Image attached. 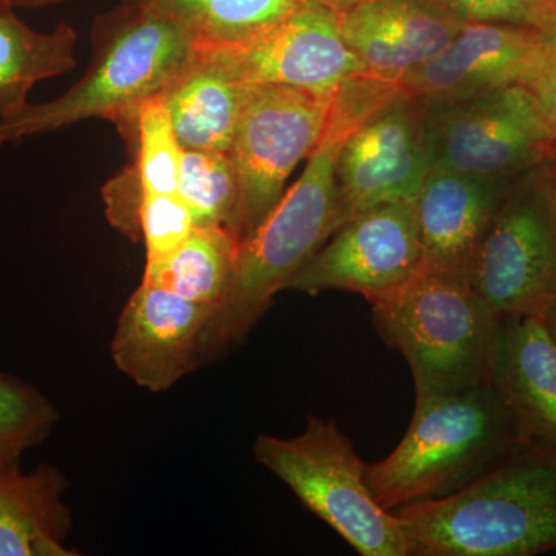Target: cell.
<instances>
[{"mask_svg": "<svg viewBox=\"0 0 556 556\" xmlns=\"http://www.w3.org/2000/svg\"><path fill=\"white\" fill-rule=\"evenodd\" d=\"M408 556H532L556 548V450L527 445L467 485L394 510Z\"/></svg>", "mask_w": 556, "mask_h": 556, "instance_id": "cell-1", "label": "cell"}, {"mask_svg": "<svg viewBox=\"0 0 556 556\" xmlns=\"http://www.w3.org/2000/svg\"><path fill=\"white\" fill-rule=\"evenodd\" d=\"M200 36L182 22L121 3L93 27L89 72L54 100L28 104L0 121V146L67 129L91 118L130 130L135 115L177 79L199 50Z\"/></svg>", "mask_w": 556, "mask_h": 556, "instance_id": "cell-2", "label": "cell"}, {"mask_svg": "<svg viewBox=\"0 0 556 556\" xmlns=\"http://www.w3.org/2000/svg\"><path fill=\"white\" fill-rule=\"evenodd\" d=\"M354 127L331 104L324 137L305 170L262 225L241 241L228 295L204 331L206 362L248 336L278 292L287 291L292 277L334 236L339 214L336 163Z\"/></svg>", "mask_w": 556, "mask_h": 556, "instance_id": "cell-3", "label": "cell"}, {"mask_svg": "<svg viewBox=\"0 0 556 556\" xmlns=\"http://www.w3.org/2000/svg\"><path fill=\"white\" fill-rule=\"evenodd\" d=\"M489 382L416 394L407 433L391 455L367 466L376 501L394 511L407 504L456 492L501 460L527 447Z\"/></svg>", "mask_w": 556, "mask_h": 556, "instance_id": "cell-4", "label": "cell"}, {"mask_svg": "<svg viewBox=\"0 0 556 556\" xmlns=\"http://www.w3.org/2000/svg\"><path fill=\"white\" fill-rule=\"evenodd\" d=\"M368 302L380 339L408 362L416 394L489 382L497 316L466 277L422 266L401 287Z\"/></svg>", "mask_w": 556, "mask_h": 556, "instance_id": "cell-5", "label": "cell"}, {"mask_svg": "<svg viewBox=\"0 0 556 556\" xmlns=\"http://www.w3.org/2000/svg\"><path fill=\"white\" fill-rule=\"evenodd\" d=\"M254 456L358 555L408 556L397 515L372 496L367 464L334 420L308 416L291 439L260 434Z\"/></svg>", "mask_w": 556, "mask_h": 556, "instance_id": "cell-6", "label": "cell"}, {"mask_svg": "<svg viewBox=\"0 0 556 556\" xmlns=\"http://www.w3.org/2000/svg\"><path fill=\"white\" fill-rule=\"evenodd\" d=\"M466 277L496 316L556 309V186L507 182Z\"/></svg>", "mask_w": 556, "mask_h": 556, "instance_id": "cell-7", "label": "cell"}, {"mask_svg": "<svg viewBox=\"0 0 556 556\" xmlns=\"http://www.w3.org/2000/svg\"><path fill=\"white\" fill-rule=\"evenodd\" d=\"M424 121L430 169L467 177L510 181L543 163L556 146L535 94L526 86L426 104Z\"/></svg>", "mask_w": 556, "mask_h": 556, "instance_id": "cell-8", "label": "cell"}, {"mask_svg": "<svg viewBox=\"0 0 556 556\" xmlns=\"http://www.w3.org/2000/svg\"><path fill=\"white\" fill-rule=\"evenodd\" d=\"M334 94L288 86H247L229 152L240 182L236 223L240 241L268 217L292 172L316 150Z\"/></svg>", "mask_w": 556, "mask_h": 556, "instance_id": "cell-9", "label": "cell"}, {"mask_svg": "<svg viewBox=\"0 0 556 556\" xmlns=\"http://www.w3.org/2000/svg\"><path fill=\"white\" fill-rule=\"evenodd\" d=\"M200 47L244 86L334 94L351 76L367 72L343 40L339 11L316 0H303L283 20L241 42Z\"/></svg>", "mask_w": 556, "mask_h": 556, "instance_id": "cell-10", "label": "cell"}, {"mask_svg": "<svg viewBox=\"0 0 556 556\" xmlns=\"http://www.w3.org/2000/svg\"><path fill=\"white\" fill-rule=\"evenodd\" d=\"M426 104L399 91L348 135L336 163L338 228L383 204L415 203L430 161Z\"/></svg>", "mask_w": 556, "mask_h": 556, "instance_id": "cell-11", "label": "cell"}, {"mask_svg": "<svg viewBox=\"0 0 556 556\" xmlns=\"http://www.w3.org/2000/svg\"><path fill=\"white\" fill-rule=\"evenodd\" d=\"M415 203L383 204L336 230L292 277L287 291H350L369 300L393 291L422 268Z\"/></svg>", "mask_w": 556, "mask_h": 556, "instance_id": "cell-12", "label": "cell"}, {"mask_svg": "<svg viewBox=\"0 0 556 556\" xmlns=\"http://www.w3.org/2000/svg\"><path fill=\"white\" fill-rule=\"evenodd\" d=\"M214 313L142 281L121 311L110 345L113 364L144 390H170L206 364L204 331Z\"/></svg>", "mask_w": 556, "mask_h": 556, "instance_id": "cell-13", "label": "cell"}, {"mask_svg": "<svg viewBox=\"0 0 556 556\" xmlns=\"http://www.w3.org/2000/svg\"><path fill=\"white\" fill-rule=\"evenodd\" d=\"M546 31L468 22L441 53L397 79L422 104L464 100L511 86H529L544 51Z\"/></svg>", "mask_w": 556, "mask_h": 556, "instance_id": "cell-14", "label": "cell"}, {"mask_svg": "<svg viewBox=\"0 0 556 556\" xmlns=\"http://www.w3.org/2000/svg\"><path fill=\"white\" fill-rule=\"evenodd\" d=\"M339 21L365 70L390 80L437 56L467 24L430 0H357Z\"/></svg>", "mask_w": 556, "mask_h": 556, "instance_id": "cell-15", "label": "cell"}, {"mask_svg": "<svg viewBox=\"0 0 556 556\" xmlns=\"http://www.w3.org/2000/svg\"><path fill=\"white\" fill-rule=\"evenodd\" d=\"M489 383L526 442L556 450V340L544 317L497 316Z\"/></svg>", "mask_w": 556, "mask_h": 556, "instance_id": "cell-16", "label": "cell"}, {"mask_svg": "<svg viewBox=\"0 0 556 556\" xmlns=\"http://www.w3.org/2000/svg\"><path fill=\"white\" fill-rule=\"evenodd\" d=\"M507 182L431 167L415 201L422 266L466 277Z\"/></svg>", "mask_w": 556, "mask_h": 556, "instance_id": "cell-17", "label": "cell"}, {"mask_svg": "<svg viewBox=\"0 0 556 556\" xmlns=\"http://www.w3.org/2000/svg\"><path fill=\"white\" fill-rule=\"evenodd\" d=\"M60 468L42 464L22 471L20 460L0 463V556H72L65 546L72 511Z\"/></svg>", "mask_w": 556, "mask_h": 556, "instance_id": "cell-18", "label": "cell"}, {"mask_svg": "<svg viewBox=\"0 0 556 556\" xmlns=\"http://www.w3.org/2000/svg\"><path fill=\"white\" fill-rule=\"evenodd\" d=\"M244 91L247 86L201 50L199 42L195 58L160 100L182 149L230 152Z\"/></svg>", "mask_w": 556, "mask_h": 556, "instance_id": "cell-19", "label": "cell"}, {"mask_svg": "<svg viewBox=\"0 0 556 556\" xmlns=\"http://www.w3.org/2000/svg\"><path fill=\"white\" fill-rule=\"evenodd\" d=\"M9 0H0V121L30 104L36 84L65 75L76 65L78 33L62 24L38 31L25 24Z\"/></svg>", "mask_w": 556, "mask_h": 556, "instance_id": "cell-20", "label": "cell"}, {"mask_svg": "<svg viewBox=\"0 0 556 556\" xmlns=\"http://www.w3.org/2000/svg\"><path fill=\"white\" fill-rule=\"evenodd\" d=\"M240 243L228 228L195 226L177 254L142 281L217 311L236 276Z\"/></svg>", "mask_w": 556, "mask_h": 556, "instance_id": "cell-21", "label": "cell"}, {"mask_svg": "<svg viewBox=\"0 0 556 556\" xmlns=\"http://www.w3.org/2000/svg\"><path fill=\"white\" fill-rule=\"evenodd\" d=\"M303 0H121L182 22L200 42L233 43L251 38L298 9Z\"/></svg>", "mask_w": 556, "mask_h": 556, "instance_id": "cell-22", "label": "cell"}, {"mask_svg": "<svg viewBox=\"0 0 556 556\" xmlns=\"http://www.w3.org/2000/svg\"><path fill=\"white\" fill-rule=\"evenodd\" d=\"M178 195L195 226H222L236 233L240 182L229 152L182 149Z\"/></svg>", "mask_w": 556, "mask_h": 556, "instance_id": "cell-23", "label": "cell"}, {"mask_svg": "<svg viewBox=\"0 0 556 556\" xmlns=\"http://www.w3.org/2000/svg\"><path fill=\"white\" fill-rule=\"evenodd\" d=\"M130 130L137 139V156L131 170L142 199L178 193L182 148L172 127L169 112L160 98L146 102L138 110Z\"/></svg>", "mask_w": 556, "mask_h": 556, "instance_id": "cell-24", "label": "cell"}, {"mask_svg": "<svg viewBox=\"0 0 556 556\" xmlns=\"http://www.w3.org/2000/svg\"><path fill=\"white\" fill-rule=\"evenodd\" d=\"M60 419L38 388L0 372V463L20 460L22 453L42 444Z\"/></svg>", "mask_w": 556, "mask_h": 556, "instance_id": "cell-25", "label": "cell"}, {"mask_svg": "<svg viewBox=\"0 0 556 556\" xmlns=\"http://www.w3.org/2000/svg\"><path fill=\"white\" fill-rule=\"evenodd\" d=\"M139 223L146 244L144 278L155 276L195 228L192 214L178 193L146 195L139 207Z\"/></svg>", "mask_w": 556, "mask_h": 556, "instance_id": "cell-26", "label": "cell"}, {"mask_svg": "<svg viewBox=\"0 0 556 556\" xmlns=\"http://www.w3.org/2000/svg\"><path fill=\"white\" fill-rule=\"evenodd\" d=\"M464 22L507 24L551 30L556 25V0H430Z\"/></svg>", "mask_w": 556, "mask_h": 556, "instance_id": "cell-27", "label": "cell"}, {"mask_svg": "<svg viewBox=\"0 0 556 556\" xmlns=\"http://www.w3.org/2000/svg\"><path fill=\"white\" fill-rule=\"evenodd\" d=\"M527 87L535 94L556 142V25L546 30L543 56L535 76Z\"/></svg>", "mask_w": 556, "mask_h": 556, "instance_id": "cell-28", "label": "cell"}, {"mask_svg": "<svg viewBox=\"0 0 556 556\" xmlns=\"http://www.w3.org/2000/svg\"><path fill=\"white\" fill-rule=\"evenodd\" d=\"M14 9H49V7L61 5V3L67 2V0H9Z\"/></svg>", "mask_w": 556, "mask_h": 556, "instance_id": "cell-29", "label": "cell"}, {"mask_svg": "<svg viewBox=\"0 0 556 556\" xmlns=\"http://www.w3.org/2000/svg\"><path fill=\"white\" fill-rule=\"evenodd\" d=\"M316 2L325 3V5L340 11L350 7L351 3L357 2V0H316Z\"/></svg>", "mask_w": 556, "mask_h": 556, "instance_id": "cell-30", "label": "cell"}, {"mask_svg": "<svg viewBox=\"0 0 556 556\" xmlns=\"http://www.w3.org/2000/svg\"><path fill=\"white\" fill-rule=\"evenodd\" d=\"M544 320H546L548 329H551L552 336H554L556 340V309L552 311L551 314H547L546 317H544Z\"/></svg>", "mask_w": 556, "mask_h": 556, "instance_id": "cell-31", "label": "cell"}]
</instances>
